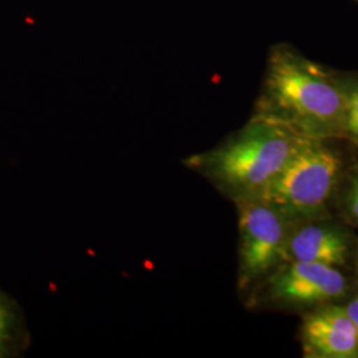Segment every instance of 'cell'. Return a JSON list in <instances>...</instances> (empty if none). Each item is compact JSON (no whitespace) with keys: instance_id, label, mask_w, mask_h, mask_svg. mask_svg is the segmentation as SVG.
<instances>
[{"instance_id":"1","label":"cell","mask_w":358,"mask_h":358,"mask_svg":"<svg viewBox=\"0 0 358 358\" xmlns=\"http://www.w3.org/2000/svg\"><path fill=\"white\" fill-rule=\"evenodd\" d=\"M266 109L260 115L313 140L345 134L348 92L320 66L292 52L269 62Z\"/></svg>"},{"instance_id":"2","label":"cell","mask_w":358,"mask_h":358,"mask_svg":"<svg viewBox=\"0 0 358 358\" xmlns=\"http://www.w3.org/2000/svg\"><path fill=\"white\" fill-rule=\"evenodd\" d=\"M306 137L259 115L217 149L192 158L194 165L234 201L257 198L276 178Z\"/></svg>"},{"instance_id":"3","label":"cell","mask_w":358,"mask_h":358,"mask_svg":"<svg viewBox=\"0 0 358 358\" xmlns=\"http://www.w3.org/2000/svg\"><path fill=\"white\" fill-rule=\"evenodd\" d=\"M327 140L306 138L280 174L257 198L276 207L291 222L315 220L331 199L343 159Z\"/></svg>"},{"instance_id":"4","label":"cell","mask_w":358,"mask_h":358,"mask_svg":"<svg viewBox=\"0 0 358 358\" xmlns=\"http://www.w3.org/2000/svg\"><path fill=\"white\" fill-rule=\"evenodd\" d=\"M239 217V287L245 289L268 278L284 263L294 222L262 198L235 201Z\"/></svg>"},{"instance_id":"5","label":"cell","mask_w":358,"mask_h":358,"mask_svg":"<svg viewBox=\"0 0 358 358\" xmlns=\"http://www.w3.org/2000/svg\"><path fill=\"white\" fill-rule=\"evenodd\" d=\"M269 300L292 307H319L336 303L349 292V279L337 267L284 262L268 276Z\"/></svg>"},{"instance_id":"6","label":"cell","mask_w":358,"mask_h":358,"mask_svg":"<svg viewBox=\"0 0 358 358\" xmlns=\"http://www.w3.org/2000/svg\"><path fill=\"white\" fill-rule=\"evenodd\" d=\"M301 341L307 357L358 358V331L336 303L315 307L303 317Z\"/></svg>"},{"instance_id":"7","label":"cell","mask_w":358,"mask_h":358,"mask_svg":"<svg viewBox=\"0 0 358 358\" xmlns=\"http://www.w3.org/2000/svg\"><path fill=\"white\" fill-rule=\"evenodd\" d=\"M352 256V242L346 231L331 223L304 220L291 229L284 262L320 263L344 267Z\"/></svg>"},{"instance_id":"8","label":"cell","mask_w":358,"mask_h":358,"mask_svg":"<svg viewBox=\"0 0 358 358\" xmlns=\"http://www.w3.org/2000/svg\"><path fill=\"white\" fill-rule=\"evenodd\" d=\"M15 340V315L0 294V357L10 352Z\"/></svg>"},{"instance_id":"9","label":"cell","mask_w":358,"mask_h":358,"mask_svg":"<svg viewBox=\"0 0 358 358\" xmlns=\"http://www.w3.org/2000/svg\"><path fill=\"white\" fill-rule=\"evenodd\" d=\"M345 134L358 143V87L348 93Z\"/></svg>"},{"instance_id":"10","label":"cell","mask_w":358,"mask_h":358,"mask_svg":"<svg viewBox=\"0 0 358 358\" xmlns=\"http://www.w3.org/2000/svg\"><path fill=\"white\" fill-rule=\"evenodd\" d=\"M346 208L349 215L358 224V174L352 179L350 186L346 192Z\"/></svg>"},{"instance_id":"11","label":"cell","mask_w":358,"mask_h":358,"mask_svg":"<svg viewBox=\"0 0 358 358\" xmlns=\"http://www.w3.org/2000/svg\"><path fill=\"white\" fill-rule=\"evenodd\" d=\"M346 313L349 315V317L355 322L356 328L358 331V294L350 300V303L345 307Z\"/></svg>"}]
</instances>
